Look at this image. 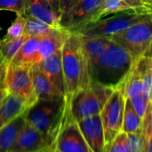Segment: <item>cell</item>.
Here are the masks:
<instances>
[{
	"label": "cell",
	"instance_id": "1",
	"mask_svg": "<svg viewBox=\"0 0 152 152\" xmlns=\"http://www.w3.org/2000/svg\"><path fill=\"white\" fill-rule=\"evenodd\" d=\"M62 66L65 99L69 103L72 95L91 83L88 62L83 51L82 35L71 32L62 48Z\"/></svg>",
	"mask_w": 152,
	"mask_h": 152
},
{
	"label": "cell",
	"instance_id": "2",
	"mask_svg": "<svg viewBox=\"0 0 152 152\" xmlns=\"http://www.w3.org/2000/svg\"><path fill=\"white\" fill-rule=\"evenodd\" d=\"M134 62L127 50L114 43L91 68V81L114 90L119 89Z\"/></svg>",
	"mask_w": 152,
	"mask_h": 152
},
{
	"label": "cell",
	"instance_id": "3",
	"mask_svg": "<svg viewBox=\"0 0 152 152\" xmlns=\"http://www.w3.org/2000/svg\"><path fill=\"white\" fill-rule=\"evenodd\" d=\"M68 109L64 96L37 99L26 110V122L55 140Z\"/></svg>",
	"mask_w": 152,
	"mask_h": 152
},
{
	"label": "cell",
	"instance_id": "4",
	"mask_svg": "<svg viewBox=\"0 0 152 152\" xmlns=\"http://www.w3.org/2000/svg\"><path fill=\"white\" fill-rule=\"evenodd\" d=\"M115 90L91 81V83L76 91L67 104L69 111L75 121L98 115Z\"/></svg>",
	"mask_w": 152,
	"mask_h": 152
},
{
	"label": "cell",
	"instance_id": "5",
	"mask_svg": "<svg viewBox=\"0 0 152 152\" xmlns=\"http://www.w3.org/2000/svg\"><path fill=\"white\" fill-rule=\"evenodd\" d=\"M110 39L127 50L134 61L147 56L152 44V14L113 35Z\"/></svg>",
	"mask_w": 152,
	"mask_h": 152
},
{
	"label": "cell",
	"instance_id": "6",
	"mask_svg": "<svg viewBox=\"0 0 152 152\" xmlns=\"http://www.w3.org/2000/svg\"><path fill=\"white\" fill-rule=\"evenodd\" d=\"M148 15L136 11H121L110 14L88 23L78 33L83 37L110 39L113 35L127 29Z\"/></svg>",
	"mask_w": 152,
	"mask_h": 152
},
{
	"label": "cell",
	"instance_id": "7",
	"mask_svg": "<svg viewBox=\"0 0 152 152\" xmlns=\"http://www.w3.org/2000/svg\"><path fill=\"white\" fill-rule=\"evenodd\" d=\"M125 98L121 89L113 91L100 111V118L104 131L106 152L114 139L122 132Z\"/></svg>",
	"mask_w": 152,
	"mask_h": 152
},
{
	"label": "cell",
	"instance_id": "8",
	"mask_svg": "<svg viewBox=\"0 0 152 152\" xmlns=\"http://www.w3.org/2000/svg\"><path fill=\"white\" fill-rule=\"evenodd\" d=\"M30 67L10 63L5 74V86L8 93L23 99L29 107L38 99L33 89Z\"/></svg>",
	"mask_w": 152,
	"mask_h": 152
},
{
	"label": "cell",
	"instance_id": "9",
	"mask_svg": "<svg viewBox=\"0 0 152 152\" xmlns=\"http://www.w3.org/2000/svg\"><path fill=\"white\" fill-rule=\"evenodd\" d=\"M105 0H80L65 18L59 22L60 27L70 32H79L85 25L100 18Z\"/></svg>",
	"mask_w": 152,
	"mask_h": 152
},
{
	"label": "cell",
	"instance_id": "10",
	"mask_svg": "<svg viewBox=\"0 0 152 152\" xmlns=\"http://www.w3.org/2000/svg\"><path fill=\"white\" fill-rule=\"evenodd\" d=\"M54 147L59 152H92L79 128L77 121L72 118L69 108L54 142Z\"/></svg>",
	"mask_w": 152,
	"mask_h": 152
},
{
	"label": "cell",
	"instance_id": "11",
	"mask_svg": "<svg viewBox=\"0 0 152 152\" xmlns=\"http://www.w3.org/2000/svg\"><path fill=\"white\" fill-rule=\"evenodd\" d=\"M55 140L27 122L8 152H43L53 146Z\"/></svg>",
	"mask_w": 152,
	"mask_h": 152
},
{
	"label": "cell",
	"instance_id": "12",
	"mask_svg": "<svg viewBox=\"0 0 152 152\" xmlns=\"http://www.w3.org/2000/svg\"><path fill=\"white\" fill-rule=\"evenodd\" d=\"M79 128L92 152H106L104 131L100 115L88 116L77 121Z\"/></svg>",
	"mask_w": 152,
	"mask_h": 152
},
{
	"label": "cell",
	"instance_id": "13",
	"mask_svg": "<svg viewBox=\"0 0 152 152\" xmlns=\"http://www.w3.org/2000/svg\"><path fill=\"white\" fill-rule=\"evenodd\" d=\"M39 64L40 69L46 73L48 78L62 96H65L64 72L62 66V49L51 54L42 59Z\"/></svg>",
	"mask_w": 152,
	"mask_h": 152
},
{
	"label": "cell",
	"instance_id": "14",
	"mask_svg": "<svg viewBox=\"0 0 152 152\" xmlns=\"http://www.w3.org/2000/svg\"><path fill=\"white\" fill-rule=\"evenodd\" d=\"M70 31L58 27H52L48 31L39 37V58L40 61L51 54L61 50L65 40L70 35Z\"/></svg>",
	"mask_w": 152,
	"mask_h": 152
},
{
	"label": "cell",
	"instance_id": "15",
	"mask_svg": "<svg viewBox=\"0 0 152 152\" xmlns=\"http://www.w3.org/2000/svg\"><path fill=\"white\" fill-rule=\"evenodd\" d=\"M121 11H136L151 14L152 1L150 0H105L100 18Z\"/></svg>",
	"mask_w": 152,
	"mask_h": 152
},
{
	"label": "cell",
	"instance_id": "16",
	"mask_svg": "<svg viewBox=\"0 0 152 152\" xmlns=\"http://www.w3.org/2000/svg\"><path fill=\"white\" fill-rule=\"evenodd\" d=\"M29 107L23 99L8 93L0 105V129L9 124L17 115L26 111Z\"/></svg>",
	"mask_w": 152,
	"mask_h": 152
},
{
	"label": "cell",
	"instance_id": "17",
	"mask_svg": "<svg viewBox=\"0 0 152 152\" xmlns=\"http://www.w3.org/2000/svg\"><path fill=\"white\" fill-rule=\"evenodd\" d=\"M33 89L37 99H48L62 96L53 86L46 73L40 69L39 64H34L30 67ZM65 97V96H64Z\"/></svg>",
	"mask_w": 152,
	"mask_h": 152
},
{
	"label": "cell",
	"instance_id": "18",
	"mask_svg": "<svg viewBox=\"0 0 152 152\" xmlns=\"http://www.w3.org/2000/svg\"><path fill=\"white\" fill-rule=\"evenodd\" d=\"M39 62V37H29L11 61L15 65L26 66Z\"/></svg>",
	"mask_w": 152,
	"mask_h": 152
},
{
	"label": "cell",
	"instance_id": "19",
	"mask_svg": "<svg viewBox=\"0 0 152 152\" xmlns=\"http://www.w3.org/2000/svg\"><path fill=\"white\" fill-rule=\"evenodd\" d=\"M26 111L0 129V152H8L26 124Z\"/></svg>",
	"mask_w": 152,
	"mask_h": 152
},
{
	"label": "cell",
	"instance_id": "20",
	"mask_svg": "<svg viewBox=\"0 0 152 152\" xmlns=\"http://www.w3.org/2000/svg\"><path fill=\"white\" fill-rule=\"evenodd\" d=\"M83 48L88 62L89 72L99 57L115 42L107 38H91L82 36Z\"/></svg>",
	"mask_w": 152,
	"mask_h": 152
},
{
	"label": "cell",
	"instance_id": "21",
	"mask_svg": "<svg viewBox=\"0 0 152 152\" xmlns=\"http://www.w3.org/2000/svg\"><path fill=\"white\" fill-rule=\"evenodd\" d=\"M28 3V14L27 15H31L47 24L58 28L59 19L56 16L52 11L49 4L47 0H27Z\"/></svg>",
	"mask_w": 152,
	"mask_h": 152
},
{
	"label": "cell",
	"instance_id": "22",
	"mask_svg": "<svg viewBox=\"0 0 152 152\" xmlns=\"http://www.w3.org/2000/svg\"><path fill=\"white\" fill-rule=\"evenodd\" d=\"M123 91L124 98H132L136 95L142 94V78L140 67L135 61L132 66L126 78L119 88Z\"/></svg>",
	"mask_w": 152,
	"mask_h": 152
},
{
	"label": "cell",
	"instance_id": "23",
	"mask_svg": "<svg viewBox=\"0 0 152 152\" xmlns=\"http://www.w3.org/2000/svg\"><path fill=\"white\" fill-rule=\"evenodd\" d=\"M142 78V95L147 101H152V57L141 56L136 60Z\"/></svg>",
	"mask_w": 152,
	"mask_h": 152
},
{
	"label": "cell",
	"instance_id": "24",
	"mask_svg": "<svg viewBox=\"0 0 152 152\" xmlns=\"http://www.w3.org/2000/svg\"><path fill=\"white\" fill-rule=\"evenodd\" d=\"M141 125L142 118L140 117L134 110L130 99L125 98L122 132L125 133H132L140 130Z\"/></svg>",
	"mask_w": 152,
	"mask_h": 152
},
{
	"label": "cell",
	"instance_id": "25",
	"mask_svg": "<svg viewBox=\"0 0 152 152\" xmlns=\"http://www.w3.org/2000/svg\"><path fill=\"white\" fill-rule=\"evenodd\" d=\"M28 38L29 37L27 35L23 34L22 36L14 39H3L2 40H0V56H2L7 64L11 63L15 54Z\"/></svg>",
	"mask_w": 152,
	"mask_h": 152
},
{
	"label": "cell",
	"instance_id": "26",
	"mask_svg": "<svg viewBox=\"0 0 152 152\" xmlns=\"http://www.w3.org/2000/svg\"><path fill=\"white\" fill-rule=\"evenodd\" d=\"M141 132L144 139L145 152H152V101L148 102L142 118Z\"/></svg>",
	"mask_w": 152,
	"mask_h": 152
},
{
	"label": "cell",
	"instance_id": "27",
	"mask_svg": "<svg viewBox=\"0 0 152 152\" xmlns=\"http://www.w3.org/2000/svg\"><path fill=\"white\" fill-rule=\"evenodd\" d=\"M25 18L26 25L23 34L28 37H40L52 28V26L31 15H26Z\"/></svg>",
	"mask_w": 152,
	"mask_h": 152
},
{
	"label": "cell",
	"instance_id": "28",
	"mask_svg": "<svg viewBox=\"0 0 152 152\" xmlns=\"http://www.w3.org/2000/svg\"><path fill=\"white\" fill-rule=\"evenodd\" d=\"M0 10L15 12L25 17L28 14L27 0H0Z\"/></svg>",
	"mask_w": 152,
	"mask_h": 152
},
{
	"label": "cell",
	"instance_id": "29",
	"mask_svg": "<svg viewBox=\"0 0 152 152\" xmlns=\"http://www.w3.org/2000/svg\"><path fill=\"white\" fill-rule=\"evenodd\" d=\"M126 134V152H145V144L141 128L135 132Z\"/></svg>",
	"mask_w": 152,
	"mask_h": 152
},
{
	"label": "cell",
	"instance_id": "30",
	"mask_svg": "<svg viewBox=\"0 0 152 152\" xmlns=\"http://www.w3.org/2000/svg\"><path fill=\"white\" fill-rule=\"evenodd\" d=\"M26 25V18L22 15H17L12 25L7 29V35L4 39H14L20 36H22L24 32Z\"/></svg>",
	"mask_w": 152,
	"mask_h": 152
},
{
	"label": "cell",
	"instance_id": "31",
	"mask_svg": "<svg viewBox=\"0 0 152 152\" xmlns=\"http://www.w3.org/2000/svg\"><path fill=\"white\" fill-rule=\"evenodd\" d=\"M130 100H131L132 105L134 110L136 111V113L139 115L140 117L143 118V116L146 113V110H147L148 101L146 100V99L143 97L142 94L133 96V97L130 98Z\"/></svg>",
	"mask_w": 152,
	"mask_h": 152
},
{
	"label": "cell",
	"instance_id": "32",
	"mask_svg": "<svg viewBox=\"0 0 152 152\" xmlns=\"http://www.w3.org/2000/svg\"><path fill=\"white\" fill-rule=\"evenodd\" d=\"M126 133L121 132L111 142L107 152H126Z\"/></svg>",
	"mask_w": 152,
	"mask_h": 152
},
{
	"label": "cell",
	"instance_id": "33",
	"mask_svg": "<svg viewBox=\"0 0 152 152\" xmlns=\"http://www.w3.org/2000/svg\"><path fill=\"white\" fill-rule=\"evenodd\" d=\"M79 2L80 0H59V13H60L59 22L64 18H65L66 15Z\"/></svg>",
	"mask_w": 152,
	"mask_h": 152
},
{
	"label": "cell",
	"instance_id": "34",
	"mask_svg": "<svg viewBox=\"0 0 152 152\" xmlns=\"http://www.w3.org/2000/svg\"><path fill=\"white\" fill-rule=\"evenodd\" d=\"M49 4L52 11L56 15V16L60 19V13H59V0H47Z\"/></svg>",
	"mask_w": 152,
	"mask_h": 152
},
{
	"label": "cell",
	"instance_id": "35",
	"mask_svg": "<svg viewBox=\"0 0 152 152\" xmlns=\"http://www.w3.org/2000/svg\"><path fill=\"white\" fill-rule=\"evenodd\" d=\"M8 95V91L5 86V79L0 82V105L2 104L5 98Z\"/></svg>",
	"mask_w": 152,
	"mask_h": 152
},
{
	"label": "cell",
	"instance_id": "36",
	"mask_svg": "<svg viewBox=\"0 0 152 152\" xmlns=\"http://www.w3.org/2000/svg\"><path fill=\"white\" fill-rule=\"evenodd\" d=\"M7 64L4 62L2 56H0V82L5 79V74H6V69Z\"/></svg>",
	"mask_w": 152,
	"mask_h": 152
},
{
	"label": "cell",
	"instance_id": "37",
	"mask_svg": "<svg viewBox=\"0 0 152 152\" xmlns=\"http://www.w3.org/2000/svg\"><path fill=\"white\" fill-rule=\"evenodd\" d=\"M46 152H59L58 150H56V148H55V147H54V144H53V146L52 147H50Z\"/></svg>",
	"mask_w": 152,
	"mask_h": 152
},
{
	"label": "cell",
	"instance_id": "38",
	"mask_svg": "<svg viewBox=\"0 0 152 152\" xmlns=\"http://www.w3.org/2000/svg\"><path fill=\"white\" fill-rule=\"evenodd\" d=\"M147 56H149V57H152V44H151V47H150V49L148 51V54Z\"/></svg>",
	"mask_w": 152,
	"mask_h": 152
},
{
	"label": "cell",
	"instance_id": "39",
	"mask_svg": "<svg viewBox=\"0 0 152 152\" xmlns=\"http://www.w3.org/2000/svg\"><path fill=\"white\" fill-rule=\"evenodd\" d=\"M2 30H3V28H2V27H1V26H0V31H2Z\"/></svg>",
	"mask_w": 152,
	"mask_h": 152
},
{
	"label": "cell",
	"instance_id": "40",
	"mask_svg": "<svg viewBox=\"0 0 152 152\" xmlns=\"http://www.w3.org/2000/svg\"><path fill=\"white\" fill-rule=\"evenodd\" d=\"M48 149H47V150H48ZM47 150H45V151H43V152H46V151H47Z\"/></svg>",
	"mask_w": 152,
	"mask_h": 152
},
{
	"label": "cell",
	"instance_id": "41",
	"mask_svg": "<svg viewBox=\"0 0 152 152\" xmlns=\"http://www.w3.org/2000/svg\"><path fill=\"white\" fill-rule=\"evenodd\" d=\"M150 1H152V0H150Z\"/></svg>",
	"mask_w": 152,
	"mask_h": 152
}]
</instances>
